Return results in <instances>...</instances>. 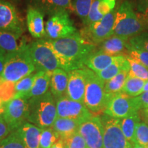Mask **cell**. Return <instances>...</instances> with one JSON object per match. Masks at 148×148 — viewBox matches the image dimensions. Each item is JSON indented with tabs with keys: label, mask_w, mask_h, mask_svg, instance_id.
I'll return each mask as SVG.
<instances>
[{
	"label": "cell",
	"mask_w": 148,
	"mask_h": 148,
	"mask_svg": "<svg viewBox=\"0 0 148 148\" xmlns=\"http://www.w3.org/2000/svg\"><path fill=\"white\" fill-rule=\"evenodd\" d=\"M57 140L56 135L51 127L42 129L40 138V148H51Z\"/></svg>",
	"instance_id": "obj_34"
},
{
	"label": "cell",
	"mask_w": 148,
	"mask_h": 148,
	"mask_svg": "<svg viewBox=\"0 0 148 148\" xmlns=\"http://www.w3.org/2000/svg\"><path fill=\"white\" fill-rule=\"evenodd\" d=\"M62 140L65 148H87L84 139L78 132Z\"/></svg>",
	"instance_id": "obj_38"
},
{
	"label": "cell",
	"mask_w": 148,
	"mask_h": 148,
	"mask_svg": "<svg viewBox=\"0 0 148 148\" xmlns=\"http://www.w3.org/2000/svg\"><path fill=\"white\" fill-rule=\"evenodd\" d=\"M12 132L11 130L5 121L3 119V116L0 115V143L6 138L10 133Z\"/></svg>",
	"instance_id": "obj_40"
},
{
	"label": "cell",
	"mask_w": 148,
	"mask_h": 148,
	"mask_svg": "<svg viewBox=\"0 0 148 148\" xmlns=\"http://www.w3.org/2000/svg\"><path fill=\"white\" fill-rule=\"evenodd\" d=\"M137 8L140 14L148 17V0H138Z\"/></svg>",
	"instance_id": "obj_41"
},
{
	"label": "cell",
	"mask_w": 148,
	"mask_h": 148,
	"mask_svg": "<svg viewBox=\"0 0 148 148\" xmlns=\"http://www.w3.org/2000/svg\"><path fill=\"white\" fill-rule=\"evenodd\" d=\"M5 54H6V53L0 49V76H1V73H2L3 66H4Z\"/></svg>",
	"instance_id": "obj_43"
},
{
	"label": "cell",
	"mask_w": 148,
	"mask_h": 148,
	"mask_svg": "<svg viewBox=\"0 0 148 148\" xmlns=\"http://www.w3.org/2000/svg\"><path fill=\"white\" fill-rule=\"evenodd\" d=\"M130 64L125 56H119L117 60L113 63L102 71L96 73V75L104 82H108L112 77L116 76L117 74L123 70H130Z\"/></svg>",
	"instance_id": "obj_26"
},
{
	"label": "cell",
	"mask_w": 148,
	"mask_h": 148,
	"mask_svg": "<svg viewBox=\"0 0 148 148\" xmlns=\"http://www.w3.org/2000/svg\"><path fill=\"white\" fill-rule=\"evenodd\" d=\"M100 117L103 130V148H132L122 132L120 119L105 114Z\"/></svg>",
	"instance_id": "obj_8"
},
{
	"label": "cell",
	"mask_w": 148,
	"mask_h": 148,
	"mask_svg": "<svg viewBox=\"0 0 148 148\" xmlns=\"http://www.w3.org/2000/svg\"><path fill=\"white\" fill-rule=\"evenodd\" d=\"M135 143L148 147V124L140 122L135 132Z\"/></svg>",
	"instance_id": "obj_37"
},
{
	"label": "cell",
	"mask_w": 148,
	"mask_h": 148,
	"mask_svg": "<svg viewBox=\"0 0 148 148\" xmlns=\"http://www.w3.org/2000/svg\"><path fill=\"white\" fill-rule=\"evenodd\" d=\"M115 14L116 10H114L101 19L86 25L80 34L95 45L101 43L113 35Z\"/></svg>",
	"instance_id": "obj_10"
},
{
	"label": "cell",
	"mask_w": 148,
	"mask_h": 148,
	"mask_svg": "<svg viewBox=\"0 0 148 148\" xmlns=\"http://www.w3.org/2000/svg\"><path fill=\"white\" fill-rule=\"evenodd\" d=\"M129 72L130 70H123L108 82H105V92L109 95H114L121 92Z\"/></svg>",
	"instance_id": "obj_29"
},
{
	"label": "cell",
	"mask_w": 148,
	"mask_h": 148,
	"mask_svg": "<svg viewBox=\"0 0 148 148\" xmlns=\"http://www.w3.org/2000/svg\"><path fill=\"white\" fill-rule=\"evenodd\" d=\"M77 32L67 10L60 11L52 14L45 24V34L49 39L66 38Z\"/></svg>",
	"instance_id": "obj_9"
},
{
	"label": "cell",
	"mask_w": 148,
	"mask_h": 148,
	"mask_svg": "<svg viewBox=\"0 0 148 148\" xmlns=\"http://www.w3.org/2000/svg\"><path fill=\"white\" fill-rule=\"evenodd\" d=\"M145 30L140 14H136L129 1H123L116 10L113 35L130 39Z\"/></svg>",
	"instance_id": "obj_4"
},
{
	"label": "cell",
	"mask_w": 148,
	"mask_h": 148,
	"mask_svg": "<svg viewBox=\"0 0 148 148\" xmlns=\"http://www.w3.org/2000/svg\"><path fill=\"white\" fill-rule=\"evenodd\" d=\"M119 56H109L99 50L95 51L85 61L84 66L96 73L110 66L114 61L117 60Z\"/></svg>",
	"instance_id": "obj_19"
},
{
	"label": "cell",
	"mask_w": 148,
	"mask_h": 148,
	"mask_svg": "<svg viewBox=\"0 0 148 148\" xmlns=\"http://www.w3.org/2000/svg\"><path fill=\"white\" fill-rule=\"evenodd\" d=\"M29 53L37 71H53L61 69L58 57L47 39H40L28 45Z\"/></svg>",
	"instance_id": "obj_6"
},
{
	"label": "cell",
	"mask_w": 148,
	"mask_h": 148,
	"mask_svg": "<svg viewBox=\"0 0 148 148\" xmlns=\"http://www.w3.org/2000/svg\"><path fill=\"white\" fill-rule=\"evenodd\" d=\"M140 120L138 112L120 119L122 132L124 134L125 137L132 144V146L136 143H135V132H136L138 124L140 122Z\"/></svg>",
	"instance_id": "obj_27"
},
{
	"label": "cell",
	"mask_w": 148,
	"mask_h": 148,
	"mask_svg": "<svg viewBox=\"0 0 148 148\" xmlns=\"http://www.w3.org/2000/svg\"><path fill=\"white\" fill-rule=\"evenodd\" d=\"M143 115L145 117V119L148 123V108H144L143 109Z\"/></svg>",
	"instance_id": "obj_46"
},
{
	"label": "cell",
	"mask_w": 148,
	"mask_h": 148,
	"mask_svg": "<svg viewBox=\"0 0 148 148\" xmlns=\"http://www.w3.org/2000/svg\"><path fill=\"white\" fill-rule=\"evenodd\" d=\"M28 114V100L21 97H14L5 103L2 116L12 132L26 123Z\"/></svg>",
	"instance_id": "obj_11"
},
{
	"label": "cell",
	"mask_w": 148,
	"mask_h": 148,
	"mask_svg": "<svg viewBox=\"0 0 148 148\" xmlns=\"http://www.w3.org/2000/svg\"><path fill=\"white\" fill-rule=\"evenodd\" d=\"M52 71H37L34 84L32 89L23 97V99H28L33 97H40L48 92L50 84Z\"/></svg>",
	"instance_id": "obj_24"
},
{
	"label": "cell",
	"mask_w": 148,
	"mask_h": 148,
	"mask_svg": "<svg viewBox=\"0 0 148 148\" xmlns=\"http://www.w3.org/2000/svg\"><path fill=\"white\" fill-rule=\"evenodd\" d=\"M36 76V73L29 74V75L20 79L17 82H16V95L14 97L23 98L24 96L26 95L27 93H28L30 91V90L32 89Z\"/></svg>",
	"instance_id": "obj_30"
},
{
	"label": "cell",
	"mask_w": 148,
	"mask_h": 148,
	"mask_svg": "<svg viewBox=\"0 0 148 148\" xmlns=\"http://www.w3.org/2000/svg\"><path fill=\"white\" fill-rule=\"evenodd\" d=\"M132 148H147V147H143V146H142L140 145H138V144H137V143H135L134 145H133Z\"/></svg>",
	"instance_id": "obj_48"
},
{
	"label": "cell",
	"mask_w": 148,
	"mask_h": 148,
	"mask_svg": "<svg viewBox=\"0 0 148 148\" xmlns=\"http://www.w3.org/2000/svg\"><path fill=\"white\" fill-rule=\"evenodd\" d=\"M140 108L141 103L138 97H131L120 92L111 96L103 114L121 119L136 113Z\"/></svg>",
	"instance_id": "obj_7"
},
{
	"label": "cell",
	"mask_w": 148,
	"mask_h": 148,
	"mask_svg": "<svg viewBox=\"0 0 148 148\" xmlns=\"http://www.w3.org/2000/svg\"><path fill=\"white\" fill-rule=\"evenodd\" d=\"M26 21L27 29L33 37L40 38L46 35L44 14L32 5L27 8Z\"/></svg>",
	"instance_id": "obj_16"
},
{
	"label": "cell",
	"mask_w": 148,
	"mask_h": 148,
	"mask_svg": "<svg viewBox=\"0 0 148 148\" xmlns=\"http://www.w3.org/2000/svg\"><path fill=\"white\" fill-rule=\"evenodd\" d=\"M0 148H26L18 130L12 131L0 143Z\"/></svg>",
	"instance_id": "obj_33"
},
{
	"label": "cell",
	"mask_w": 148,
	"mask_h": 148,
	"mask_svg": "<svg viewBox=\"0 0 148 148\" xmlns=\"http://www.w3.org/2000/svg\"><path fill=\"white\" fill-rule=\"evenodd\" d=\"M147 91H148V80L145 81V85H144V88H143V92H147Z\"/></svg>",
	"instance_id": "obj_47"
},
{
	"label": "cell",
	"mask_w": 148,
	"mask_h": 148,
	"mask_svg": "<svg viewBox=\"0 0 148 148\" xmlns=\"http://www.w3.org/2000/svg\"><path fill=\"white\" fill-rule=\"evenodd\" d=\"M21 35L0 30V49L5 53L18 51L23 48L27 42L21 38Z\"/></svg>",
	"instance_id": "obj_22"
},
{
	"label": "cell",
	"mask_w": 148,
	"mask_h": 148,
	"mask_svg": "<svg viewBox=\"0 0 148 148\" xmlns=\"http://www.w3.org/2000/svg\"><path fill=\"white\" fill-rule=\"evenodd\" d=\"M140 18H141L142 21H143V23L144 24V26H145V29H147L148 30V17L142 15V14H140Z\"/></svg>",
	"instance_id": "obj_45"
},
{
	"label": "cell",
	"mask_w": 148,
	"mask_h": 148,
	"mask_svg": "<svg viewBox=\"0 0 148 148\" xmlns=\"http://www.w3.org/2000/svg\"><path fill=\"white\" fill-rule=\"evenodd\" d=\"M68 84V73L62 69H57L52 71L50 79V92L56 100L63 97L66 93Z\"/></svg>",
	"instance_id": "obj_23"
},
{
	"label": "cell",
	"mask_w": 148,
	"mask_h": 148,
	"mask_svg": "<svg viewBox=\"0 0 148 148\" xmlns=\"http://www.w3.org/2000/svg\"><path fill=\"white\" fill-rule=\"evenodd\" d=\"M129 39L112 35L99 44L98 50L112 56H126L129 49Z\"/></svg>",
	"instance_id": "obj_17"
},
{
	"label": "cell",
	"mask_w": 148,
	"mask_h": 148,
	"mask_svg": "<svg viewBox=\"0 0 148 148\" xmlns=\"http://www.w3.org/2000/svg\"><path fill=\"white\" fill-rule=\"evenodd\" d=\"M138 97L141 103V108H148V91L143 92Z\"/></svg>",
	"instance_id": "obj_42"
},
{
	"label": "cell",
	"mask_w": 148,
	"mask_h": 148,
	"mask_svg": "<svg viewBox=\"0 0 148 148\" xmlns=\"http://www.w3.org/2000/svg\"><path fill=\"white\" fill-rule=\"evenodd\" d=\"M88 69L86 66L68 73L66 97L73 101L83 103L88 78Z\"/></svg>",
	"instance_id": "obj_14"
},
{
	"label": "cell",
	"mask_w": 148,
	"mask_h": 148,
	"mask_svg": "<svg viewBox=\"0 0 148 148\" xmlns=\"http://www.w3.org/2000/svg\"><path fill=\"white\" fill-rule=\"evenodd\" d=\"M80 122L68 118L57 117L52 126L57 139L63 140L77 132Z\"/></svg>",
	"instance_id": "obj_20"
},
{
	"label": "cell",
	"mask_w": 148,
	"mask_h": 148,
	"mask_svg": "<svg viewBox=\"0 0 148 148\" xmlns=\"http://www.w3.org/2000/svg\"><path fill=\"white\" fill-rule=\"evenodd\" d=\"M55 99L50 91L28 99L27 121L41 129L51 127L58 117Z\"/></svg>",
	"instance_id": "obj_2"
},
{
	"label": "cell",
	"mask_w": 148,
	"mask_h": 148,
	"mask_svg": "<svg viewBox=\"0 0 148 148\" xmlns=\"http://www.w3.org/2000/svg\"><path fill=\"white\" fill-rule=\"evenodd\" d=\"M15 83L4 80L0 77V99L5 103L15 97Z\"/></svg>",
	"instance_id": "obj_32"
},
{
	"label": "cell",
	"mask_w": 148,
	"mask_h": 148,
	"mask_svg": "<svg viewBox=\"0 0 148 148\" xmlns=\"http://www.w3.org/2000/svg\"><path fill=\"white\" fill-rule=\"evenodd\" d=\"M147 148H148V147H147Z\"/></svg>",
	"instance_id": "obj_50"
},
{
	"label": "cell",
	"mask_w": 148,
	"mask_h": 148,
	"mask_svg": "<svg viewBox=\"0 0 148 148\" xmlns=\"http://www.w3.org/2000/svg\"><path fill=\"white\" fill-rule=\"evenodd\" d=\"M130 48L148 51V32H143L129 39Z\"/></svg>",
	"instance_id": "obj_35"
},
{
	"label": "cell",
	"mask_w": 148,
	"mask_h": 148,
	"mask_svg": "<svg viewBox=\"0 0 148 148\" xmlns=\"http://www.w3.org/2000/svg\"><path fill=\"white\" fill-rule=\"evenodd\" d=\"M56 109L58 117L74 119L80 123L93 116L84 103L72 100L66 96L56 99Z\"/></svg>",
	"instance_id": "obj_13"
},
{
	"label": "cell",
	"mask_w": 148,
	"mask_h": 148,
	"mask_svg": "<svg viewBox=\"0 0 148 148\" xmlns=\"http://www.w3.org/2000/svg\"><path fill=\"white\" fill-rule=\"evenodd\" d=\"M51 148H65L63 141L62 140H58Z\"/></svg>",
	"instance_id": "obj_44"
},
{
	"label": "cell",
	"mask_w": 148,
	"mask_h": 148,
	"mask_svg": "<svg viewBox=\"0 0 148 148\" xmlns=\"http://www.w3.org/2000/svg\"><path fill=\"white\" fill-rule=\"evenodd\" d=\"M104 85L105 82L88 69L83 103L92 114L103 113L109 99L112 95L105 92Z\"/></svg>",
	"instance_id": "obj_5"
},
{
	"label": "cell",
	"mask_w": 148,
	"mask_h": 148,
	"mask_svg": "<svg viewBox=\"0 0 148 148\" xmlns=\"http://www.w3.org/2000/svg\"><path fill=\"white\" fill-rule=\"evenodd\" d=\"M26 148H40V138L42 129L26 122L17 129Z\"/></svg>",
	"instance_id": "obj_25"
},
{
	"label": "cell",
	"mask_w": 148,
	"mask_h": 148,
	"mask_svg": "<svg viewBox=\"0 0 148 148\" xmlns=\"http://www.w3.org/2000/svg\"><path fill=\"white\" fill-rule=\"evenodd\" d=\"M126 58L128 60L130 67L129 73L145 81L148 80V68L142 65V64L138 63L136 61L132 60L129 57L126 56Z\"/></svg>",
	"instance_id": "obj_36"
},
{
	"label": "cell",
	"mask_w": 148,
	"mask_h": 148,
	"mask_svg": "<svg viewBox=\"0 0 148 148\" xmlns=\"http://www.w3.org/2000/svg\"><path fill=\"white\" fill-rule=\"evenodd\" d=\"M0 30L21 35L23 24L13 4L5 0H0Z\"/></svg>",
	"instance_id": "obj_15"
},
{
	"label": "cell",
	"mask_w": 148,
	"mask_h": 148,
	"mask_svg": "<svg viewBox=\"0 0 148 148\" xmlns=\"http://www.w3.org/2000/svg\"><path fill=\"white\" fill-rule=\"evenodd\" d=\"M145 83V80L129 73L121 92H125L131 97H138L143 93Z\"/></svg>",
	"instance_id": "obj_28"
},
{
	"label": "cell",
	"mask_w": 148,
	"mask_h": 148,
	"mask_svg": "<svg viewBox=\"0 0 148 148\" xmlns=\"http://www.w3.org/2000/svg\"></svg>",
	"instance_id": "obj_49"
},
{
	"label": "cell",
	"mask_w": 148,
	"mask_h": 148,
	"mask_svg": "<svg viewBox=\"0 0 148 148\" xmlns=\"http://www.w3.org/2000/svg\"><path fill=\"white\" fill-rule=\"evenodd\" d=\"M77 132L84 139L87 148H103V130L100 116L93 115L82 122Z\"/></svg>",
	"instance_id": "obj_12"
},
{
	"label": "cell",
	"mask_w": 148,
	"mask_h": 148,
	"mask_svg": "<svg viewBox=\"0 0 148 148\" xmlns=\"http://www.w3.org/2000/svg\"><path fill=\"white\" fill-rule=\"evenodd\" d=\"M32 6L49 16L62 10H72L71 0H31Z\"/></svg>",
	"instance_id": "obj_18"
},
{
	"label": "cell",
	"mask_w": 148,
	"mask_h": 148,
	"mask_svg": "<svg viewBox=\"0 0 148 148\" xmlns=\"http://www.w3.org/2000/svg\"><path fill=\"white\" fill-rule=\"evenodd\" d=\"M116 0H95L90 8L86 25L102 18L114 10Z\"/></svg>",
	"instance_id": "obj_21"
},
{
	"label": "cell",
	"mask_w": 148,
	"mask_h": 148,
	"mask_svg": "<svg viewBox=\"0 0 148 148\" xmlns=\"http://www.w3.org/2000/svg\"><path fill=\"white\" fill-rule=\"evenodd\" d=\"M94 1L95 0H74L72 3L73 10L82 19L84 25H86L90 8Z\"/></svg>",
	"instance_id": "obj_31"
},
{
	"label": "cell",
	"mask_w": 148,
	"mask_h": 148,
	"mask_svg": "<svg viewBox=\"0 0 148 148\" xmlns=\"http://www.w3.org/2000/svg\"><path fill=\"white\" fill-rule=\"evenodd\" d=\"M47 40L58 57L60 68L67 73L85 66V61L96 49L95 44L79 32L66 38Z\"/></svg>",
	"instance_id": "obj_1"
},
{
	"label": "cell",
	"mask_w": 148,
	"mask_h": 148,
	"mask_svg": "<svg viewBox=\"0 0 148 148\" xmlns=\"http://www.w3.org/2000/svg\"><path fill=\"white\" fill-rule=\"evenodd\" d=\"M28 45L20 50L5 54L4 66L0 76L1 79L16 83L36 71L29 55Z\"/></svg>",
	"instance_id": "obj_3"
},
{
	"label": "cell",
	"mask_w": 148,
	"mask_h": 148,
	"mask_svg": "<svg viewBox=\"0 0 148 148\" xmlns=\"http://www.w3.org/2000/svg\"><path fill=\"white\" fill-rule=\"evenodd\" d=\"M126 56L148 68V51L129 47Z\"/></svg>",
	"instance_id": "obj_39"
}]
</instances>
